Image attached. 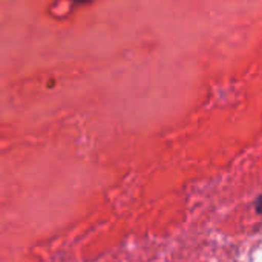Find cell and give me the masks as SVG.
<instances>
[{
	"label": "cell",
	"instance_id": "obj_1",
	"mask_svg": "<svg viewBox=\"0 0 262 262\" xmlns=\"http://www.w3.org/2000/svg\"><path fill=\"white\" fill-rule=\"evenodd\" d=\"M83 2H84V0H83Z\"/></svg>",
	"mask_w": 262,
	"mask_h": 262
}]
</instances>
